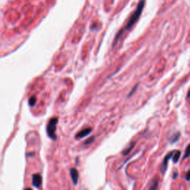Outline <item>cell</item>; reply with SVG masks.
I'll return each instance as SVG.
<instances>
[{
    "mask_svg": "<svg viewBox=\"0 0 190 190\" xmlns=\"http://www.w3.org/2000/svg\"><path fill=\"white\" fill-rule=\"evenodd\" d=\"M144 5H145V0H141V1L139 2L136 10H135L134 14L130 16L129 19L128 20V23L126 25V26L124 27L123 28H122L121 30L118 33V34L115 36L114 43H113V46L116 45V44L118 43V40L120 39V38L121 37L122 35H123V33L125 32L126 31L129 30V29H130L131 27H132L133 25L137 23V21H138L139 18H140V15H141L142 10H143V8H144Z\"/></svg>",
    "mask_w": 190,
    "mask_h": 190,
    "instance_id": "1",
    "label": "cell"
},
{
    "mask_svg": "<svg viewBox=\"0 0 190 190\" xmlns=\"http://www.w3.org/2000/svg\"><path fill=\"white\" fill-rule=\"evenodd\" d=\"M57 123H58V118H53L49 120L46 127L48 135L49 138L54 140H56V125H57Z\"/></svg>",
    "mask_w": 190,
    "mask_h": 190,
    "instance_id": "2",
    "label": "cell"
},
{
    "mask_svg": "<svg viewBox=\"0 0 190 190\" xmlns=\"http://www.w3.org/2000/svg\"><path fill=\"white\" fill-rule=\"evenodd\" d=\"M174 151L175 150L170 151V152L168 153V154L164 157L163 160V163L161 164V167H160V172H161L162 174H165L166 171L167 170L168 162H169V159H170L171 158H172V155L173 154H174Z\"/></svg>",
    "mask_w": 190,
    "mask_h": 190,
    "instance_id": "3",
    "label": "cell"
},
{
    "mask_svg": "<svg viewBox=\"0 0 190 190\" xmlns=\"http://www.w3.org/2000/svg\"><path fill=\"white\" fill-rule=\"evenodd\" d=\"M70 175L74 185H76L79 180V171L76 168H71L70 169Z\"/></svg>",
    "mask_w": 190,
    "mask_h": 190,
    "instance_id": "4",
    "label": "cell"
},
{
    "mask_svg": "<svg viewBox=\"0 0 190 190\" xmlns=\"http://www.w3.org/2000/svg\"><path fill=\"white\" fill-rule=\"evenodd\" d=\"M42 182H43V180H42V177L39 174H34L33 175L32 184L35 187L39 188L42 184Z\"/></svg>",
    "mask_w": 190,
    "mask_h": 190,
    "instance_id": "5",
    "label": "cell"
},
{
    "mask_svg": "<svg viewBox=\"0 0 190 190\" xmlns=\"http://www.w3.org/2000/svg\"><path fill=\"white\" fill-rule=\"evenodd\" d=\"M91 131H92L91 128L90 127L85 128V129H83V130L79 131V132L76 134V138L80 139V138H85V137L88 136V135L90 134V133L91 132Z\"/></svg>",
    "mask_w": 190,
    "mask_h": 190,
    "instance_id": "6",
    "label": "cell"
},
{
    "mask_svg": "<svg viewBox=\"0 0 190 190\" xmlns=\"http://www.w3.org/2000/svg\"><path fill=\"white\" fill-rule=\"evenodd\" d=\"M135 145H136V142H131L130 144H129V146L126 149H124L123 151V152H122V155H124V156H126V155H129V153L131 152V150H132L133 149H134Z\"/></svg>",
    "mask_w": 190,
    "mask_h": 190,
    "instance_id": "7",
    "label": "cell"
},
{
    "mask_svg": "<svg viewBox=\"0 0 190 190\" xmlns=\"http://www.w3.org/2000/svg\"><path fill=\"white\" fill-rule=\"evenodd\" d=\"M180 155H181V152H180V150H175L174 154L172 155L173 163H176L178 162L179 159L180 158Z\"/></svg>",
    "mask_w": 190,
    "mask_h": 190,
    "instance_id": "8",
    "label": "cell"
},
{
    "mask_svg": "<svg viewBox=\"0 0 190 190\" xmlns=\"http://www.w3.org/2000/svg\"><path fill=\"white\" fill-rule=\"evenodd\" d=\"M158 184H159V179L155 178V180H153V181L151 182V186H149V189L148 190H157L158 187Z\"/></svg>",
    "mask_w": 190,
    "mask_h": 190,
    "instance_id": "9",
    "label": "cell"
},
{
    "mask_svg": "<svg viewBox=\"0 0 190 190\" xmlns=\"http://www.w3.org/2000/svg\"><path fill=\"white\" fill-rule=\"evenodd\" d=\"M180 132H176L175 134H174L172 135V136L170 138V142L171 144L175 143V142H176L177 141H178L179 139L180 138Z\"/></svg>",
    "mask_w": 190,
    "mask_h": 190,
    "instance_id": "10",
    "label": "cell"
},
{
    "mask_svg": "<svg viewBox=\"0 0 190 190\" xmlns=\"http://www.w3.org/2000/svg\"><path fill=\"white\" fill-rule=\"evenodd\" d=\"M190 156V143L187 146L185 149V152H184V158H183V160H185V159L188 158Z\"/></svg>",
    "mask_w": 190,
    "mask_h": 190,
    "instance_id": "11",
    "label": "cell"
},
{
    "mask_svg": "<svg viewBox=\"0 0 190 190\" xmlns=\"http://www.w3.org/2000/svg\"><path fill=\"white\" fill-rule=\"evenodd\" d=\"M94 140H95V137L94 136L91 137V138H88L87 140H85V142H84V144H85V145H89V144L92 143V142L94 141Z\"/></svg>",
    "mask_w": 190,
    "mask_h": 190,
    "instance_id": "12",
    "label": "cell"
},
{
    "mask_svg": "<svg viewBox=\"0 0 190 190\" xmlns=\"http://www.w3.org/2000/svg\"><path fill=\"white\" fill-rule=\"evenodd\" d=\"M35 103H36V98L34 97H32L31 98H30L28 103H29V105H31V106H34Z\"/></svg>",
    "mask_w": 190,
    "mask_h": 190,
    "instance_id": "13",
    "label": "cell"
},
{
    "mask_svg": "<svg viewBox=\"0 0 190 190\" xmlns=\"http://www.w3.org/2000/svg\"><path fill=\"white\" fill-rule=\"evenodd\" d=\"M185 178H186V180H187V181H190V169L187 171V172H186Z\"/></svg>",
    "mask_w": 190,
    "mask_h": 190,
    "instance_id": "14",
    "label": "cell"
},
{
    "mask_svg": "<svg viewBox=\"0 0 190 190\" xmlns=\"http://www.w3.org/2000/svg\"><path fill=\"white\" fill-rule=\"evenodd\" d=\"M178 173L177 172H175L174 175H173V179H176L177 177H178Z\"/></svg>",
    "mask_w": 190,
    "mask_h": 190,
    "instance_id": "15",
    "label": "cell"
},
{
    "mask_svg": "<svg viewBox=\"0 0 190 190\" xmlns=\"http://www.w3.org/2000/svg\"><path fill=\"white\" fill-rule=\"evenodd\" d=\"M187 98H190V91H189V92L188 93V95H187Z\"/></svg>",
    "mask_w": 190,
    "mask_h": 190,
    "instance_id": "16",
    "label": "cell"
},
{
    "mask_svg": "<svg viewBox=\"0 0 190 190\" xmlns=\"http://www.w3.org/2000/svg\"><path fill=\"white\" fill-rule=\"evenodd\" d=\"M25 190H32V189H30V188H27V189H25Z\"/></svg>",
    "mask_w": 190,
    "mask_h": 190,
    "instance_id": "17",
    "label": "cell"
}]
</instances>
